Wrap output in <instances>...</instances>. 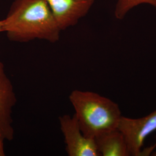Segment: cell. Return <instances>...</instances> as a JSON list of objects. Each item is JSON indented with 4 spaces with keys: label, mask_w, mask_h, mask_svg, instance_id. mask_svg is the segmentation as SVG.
<instances>
[{
    "label": "cell",
    "mask_w": 156,
    "mask_h": 156,
    "mask_svg": "<svg viewBox=\"0 0 156 156\" xmlns=\"http://www.w3.org/2000/svg\"><path fill=\"white\" fill-rule=\"evenodd\" d=\"M117 128L124 135L130 156H145L142 147L145 139L156 130V110L138 119L122 116Z\"/></svg>",
    "instance_id": "cell-3"
},
{
    "label": "cell",
    "mask_w": 156,
    "mask_h": 156,
    "mask_svg": "<svg viewBox=\"0 0 156 156\" xmlns=\"http://www.w3.org/2000/svg\"><path fill=\"white\" fill-rule=\"evenodd\" d=\"M147 4L156 9V0H117L114 15L118 20H122L133 8Z\"/></svg>",
    "instance_id": "cell-8"
},
{
    "label": "cell",
    "mask_w": 156,
    "mask_h": 156,
    "mask_svg": "<svg viewBox=\"0 0 156 156\" xmlns=\"http://www.w3.org/2000/svg\"><path fill=\"white\" fill-rule=\"evenodd\" d=\"M2 22L3 33L13 42L55 43L60 38L62 30L46 0H15Z\"/></svg>",
    "instance_id": "cell-1"
},
{
    "label": "cell",
    "mask_w": 156,
    "mask_h": 156,
    "mask_svg": "<svg viewBox=\"0 0 156 156\" xmlns=\"http://www.w3.org/2000/svg\"><path fill=\"white\" fill-rule=\"evenodd\" d=\"M152 156H156V151L155 152H153V154H152Z\"/></svg>",
    "instance_id": "cell-11"
},
{
    "label": "cell",
    "mask_w": 156,
    "mask_h": 156,
    "mask_svg": "<svg viewBox=\"0 0 156 156\" xmlns=\"http://www.w3.org/2000/svg\"><path fill=\"white\" fill-rule=\"evenodd\" d=\"M94 140L100 156H130L124 135L118 128L100 134Z\"/></svg>",
    "instance_id": "cell-7"
},
{
    "label": "cell",
    "mask_w": 156,
    "mask_h": 156,
    "mask_svg": "<svg viewBox=\"0 0 156 156\" xmlns=\"http://www.w3.org/2000/svg\"><path fill=\"white\" fill-rule=\"evenodd\" d=\"M61 30L77 24L89 13L95 0H46Z\"/></svg>",
    "instance_id": "cell-5"
},
{
    "label": "cell",
    "mask_w": 156,
    "mask_h": 156,
    "mask_svg": "<svg viewBox=\"0 0 156 156\" xmlns=\"http://www.w3.org/2000/svg\"><path fill=\"white\" fill-rule=\"evenodd\" d=\"M3 33V22L2 20H0V33Z\"/></svg>",
    "instance_id": "cell-10"
},
{
    "label": "cell",
    "mask_w": 156,
    "mask_h": 156,
    "mask_svg": "<svg viewBox=\"0 0 156 156\" xmlns=\"http://www.w3.org/2000/svg\"><path fill=\"white\" fill-rule=\"evenodd\" d=\"M75 116L83 134L94 138L118 128L122 116L116 102L98 93L75 90L69 96Z\"/></svg>",
    "instance_id": "cell-2"
},
{
    "label": "cell",
    "mask_w": 156,
    "mask_h": 156,
    "mask_svg": "<svg viewBox=\"0 0 156 156\" xmlns=\"http://www.w3.org/2000/svg\"><path fill=\"white\" fill-rule=\"evenodd\" d=\"M59 122L69 156H99L94 138L86 136L82 132L76 118L64 115Z\"/></svg>",
    "instance_id": "cell-4"
},
{
    "label": "cell",
    "mask_w": 156,
    "mask_h": 156,
    "mask_svg": "<svg viewBox=\"0 0 156 156\" xmlns=\"http://www.w3.org/2000/svg\"><path fill=\"white\" fill-rule=\"evenodd\" d=\"M5 138L0 135V156H5V153L4 151V140Z\"/></svg>",
    "instance_id": "cell-9"
},
{
    "label": "cell",
    "mask_w": 156,
    "mask_h": 156,
    "mask_svg": "<svg viewBox=\"0 0 156 156\" xmlns=\"http://www.w3.org/2000/svg\"><path fill=\"white\" fill-rule=\"evenodd\" d=\"M17 98L11 80L0 62V135L11 141L14 137L12 111L16 104Z\"/></svg>",
    "instance_id": "cell-6"
}]
</instances>
